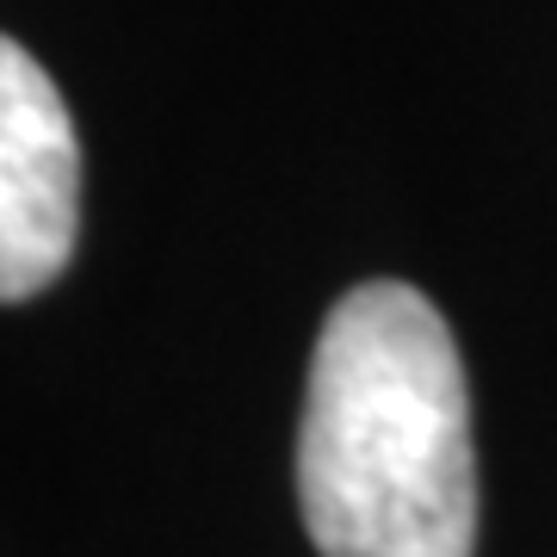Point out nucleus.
I'll use <instances>...</instances> for the list:
<instances>
[{"mask_svg": "<svg viewBox=\"0 0 557 557\" xmlns=\"http://www.w3.org/2000/svg\"><path fill=\"white\" fill-rule=\"evenodd\" d=\"M298 502L322 557H471L478 545L465 359L416 285L366 278L322 322Z\"/></svg>", "mask_w": 557, "mask_h": 557, "instance_id": "f257e3e1", "label": "nucleus"}, {"mask_svg": "<svg viewBox=\"0 0 557 557\" xmlns=\"http://www.w3.org/2000/svg\"><path fill=\"white\" fill-rule=\"evenodd\" d=\"M81 149L69 106L25 44H0V298L25 304L69 267Z\"/></svg>", "mask_w": 557, "mask_h": 557, "instance_id": "f03ea898", "label": "nucleus"}]
</instances>
